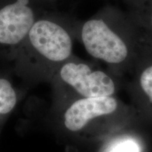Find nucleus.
<instances>
[{
  "label": "nucleus",
  "mask_w": 152,
  "mask_h": 152,
  "mask_svg": "<svg viewBox=\"0 0 152 152\" xmlns=\"http://www.w3.org/2000/svg\"><path fill=\"white\" fill-rule=\"evenodd\" d=\"M73 35L61 20L45 12L38 18L11 57L20 73L37 78L52 75L71 57Z\"/></svg>",
  "instance_id": "obj_1"
},
{
  "label": "nucleus",
  "mask_w": 152,
  "mask_h": 152,
  "mask_svg": "<svg viewBox=\"0 0 152 152\" xmlns=\"http://www.w3.org/2000/svg\"><path fill=\"white\" fill-rule=\"evenodd\" d=\"M47 4L42 0H0V54L10 59L45 13Z\"/></svg>",
  "instance_id": "obj_2"
},
{
  "label": "nucleus",
  "mask_w": 152,
  "mask_h": 152,
  "mask_svg": "<svg viewBox=\"0 0 152 152\" xmlns=\"http://www.w3.org/2000/svg\"><path fill=\"white\" fill-rule=\"evenodd\" d=\"M79 35L85 50L95 58L119 64L128 56V44L102 17H92L85 21Z\"/></svg>",
  "instance_id": "obj_3"
},
{
  "label": "nucleus",
  "mask_w": 152,
  "mask_h": 152,
  "mask_svg": "<svg viewBox=\"0 0 152 152\" xmlns=\"http://www.w3.org/2000/svg\"><path fill=\"white\" fill-rule=\"evenodd\" d=\"M58 75L63 83L84 97L110 96L115 91L113 80L107 74L93 71L84 63L68 60L61 66Z\"/></svg>",
  "instance_id": "obj_4"
},
{
  "label": "nucleus",
  "mask_w": 152,
  "mask_h": 152,
  "mask_svg": "<svg viewBox=\"0 0 152 152\" xmlns=\"http://www.w3.org/2000/svg\"><path fill=\"white\" fill-rule=\"evenodd\" d=\"M117 106L116 100L111 96L84 97L74 102L66 111L64 124L68 130L76 132L91 119L113 113Z\"/></svg>",
  "instance_id": "obj_5"
},
{
  "label": "nucleus",
  "mask_w": 152,
  "mask_h": 152,
  "mask_svg": "<svg viewBox=\"0 0 152 152\" xmlns=\"http://www.w3.org/2000/svg\"><path fill=\"white\" fill-rule=\"evenodd\" d=\"M17 103V94L12 83L0 76V121L12 111Z\"/></svg>",
  "instance_id": "obj_6"
},
{
  "label": "nucleus",
  "mask_w": 152,
  "mask_h": 152,
  "mask_svg": "<svg viewBox=\"0 0 152 152\" xmlns=\"http://www.w3.org/2000/svg\"><path fill=\"white\" fill-rule=\"evenodd\" d=\"M140 84L142 90L152 102V66L142 72L140 77Z\"/></svg>",
  "instance_id": "obj_7"
},
{
  "label": "nucleus",
  "mask_w": 152,
  "mask_h": 152,
  "mask_svg": "<svg viewBox=\"0 0 152 152\" xmlns=\"http://www.w3.org/2000/svg\"><path fill=\"white\" fill-rule=\"evenodd\" d=\"M110 152H139V148L132 140H125L114 146Z\"/></svg>",
  "instance_id": "obj_8"
},
{
  "label": "nucleus",
  "mask_w": 152,
  "mask_h": 152,
  "mask_svg": "<svg viewBox=\"0 0 152 152\" xmlns=\"http://www.w3.org/2000/svg\"><path fill=\"white\" fill-rule=\"evenodd\" d=\"M42 1H45V2H47L49 4V3L52 2V1H54V0H42Z\"/></svg>",
  "instance_id": "obj_9"
},
{
  "label": "nucleus",
  "mask_w": 152,
  "mask_h": 152,
  "mask_svg": "<svg viewBox=\"0 0 152 152\" xmlns=\"http://www.w3.org/2000/svg\"><path fill=\"white\" fill-rule=\"evenodd\" d=\"M151 26H152V14H151Z\"/></svg>",
  "instance_id": "obj_10"
}]
</instances>
